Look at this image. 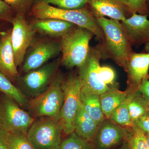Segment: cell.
Listing matches in <instances>:
<instances>
[{
    "mask_svg": "<svg viewBox=\"0 0 149 149\" xmlns=\"http://www.w3.org/2000/svg\"><path fill=\"white\" fill-rule=\"evenodd\" d=\"M63 132L60 121L43 117L35 119L27 136L35 149H58Z\"/></svg>",
    "mask_w": 149,
    "mask_h": 149,
    "instance_id": "6",
    "label": "cell"
},
{
    "mask_svg": "<svg viewBox=\"0 0 149 149\" xmlns=\"http://www.w3.org/2000/svg\"><path fill=\"white\" fill-rule=\"evenodd\" d=\"M61 53L60 40L49 38L34 42L27 50L22 65V72H27L42 66Z\"/></svg>",
    "mask_w": 149,
    "mask_h": 149,
    "instance_id": "10",
    "label": "cell"
},
{
    "mask_svg": "<svg viewBox=\"0 0 149 149\" xmlns=\"http://www.w3.org/2000/svg\"><path fill=\"white\" fill-rule=\"evenodd\" d=\"M82 82L78 74H71L64 78L63 89L64 99L60 112V122L67 136L74 131V122L81 104Z\"/></svg>",
    "mask_w": 149,
    "mask_h": 149,
    "instance_id": "5",
    "label": "cell"
},
{
    "mask_svg": "<svg viewBox=\"0 0 149 149\" xmlns=\"http://www.w3.org/2000/svg\"><path fill=\"white\" fill-rule=\"evenodd\" d=\"M147 4L148 6V10L149 13V0H147Z\"/></svg>",
    "mask_w": 149,
    "mask_h": 149,
    "instance_id": "38",
    "label": "cell"
},
{
    "mask_svg": "<svg viewBox=\"0 0 149 149\" xmlns=\"http://www.w3.org/2000/svg\"></svg>",
    "mask_w": 149,
    "mask_h": 149,
    "instance_id": "40",
    "label": "cell"
},
{
    "mask_svg": "<svg viewBox=\"0 0 149 149\" xmlns=\"http://www.w3.org/2000/svg\"><path fill=\"white\" fill-rule=\"evenodd\" d=\"M93 32L75 25L60 39L62 57L61 64L67 68H79L85 63L90 48Z\"/></svg>",
    "mask_w": 149,
    "mask_h": 149,
    "instance_id": "3",
    "label": "cell"
},
{
    "mask_svg": "<svg viewBox=\"0 0 149 149\" xmlns=\"http://www.w3.org/2000/svg\"><path fill=\"white\" fill-rule=\"evenodd\" d=\"M104 35L103 41L95 46L101 59H111L119 66L124 67L133 51L125 27L120 21L104 17H96Z\"/></svg>",
    "mask_w": 149,
    "mask_h": 149,
    "instance_id": "1",
    "label": "cell"
},
{
    "mask_svg": "<svg viewBox=\"0 0 149 149\" xmlns=\"http://www.w3.org/2000/svg\"><path fill=\"white\" fill-rule=\"evenodd\" d=\"M64 77L59 71L45 92L29 100L28 109L36 118L48 117L60 121V112L64 99L63 83Z\"/></svg>",
    "mask_w": 149,
    "mask_h": 149,
    "instance_id": "4",
    "label": "cell"
},
{
    "mask_svg": "<svg viewBox=\"0 0 149 149\" xmlns=\"http://www.w3.org/2000/svg\"><path fill=\"white\" fill-rule=\"evenodd\" d=\"M149 103L143 96L137 91L134 93L128 105L130 119L133 124L136 120L149 112Z\"/></svg>",
    "mask_w": 149,
    "mask_h": 149,
    "instance_id": "23",
    "label": "cell"
},
{
    "mask_svg": "<svg viewBox=\"0 0 149 149\" xmlns=\"http://www.w3.org/2000/svg\"><path fill=\"white\" fill-rule=\"evenodd\" d=\"M99 128L97 123L85 111L81 102L75 118L74 132L81 138L91 142L94 140Z\"/></svg>",
    "mask_w": 149,
    "mask_h": 149,
    "instance_id": "18",
    "label": "cell"
},
{
    "mask_svg": "<svg viewBox=\"0 0 149 149\" xmlns=\"http://www.w3.org/2000/svg\"><path fill=\"white\" fill-rule=\"evenodd\" d=\"M9 149H35L27 136V133H9L0 129Z\"/></svg>",
    "mask_w": 149,
    "mask_h": 149,
    "instance_id": "24",
    "label": "cell"
},
{
    "mask_svg": "<svg viewBox=\"0 0 149 149\" xmlns=\"http://www.w3.org/2000/svg\"><path fill=\"white\" fill-rule=\"evenodd\" d=\"M0 92L13 100L21 108L28 109L29 100L22 91L0 72Z\"/></svg>",
    "mask_w": 149,
    "mask_h": 149,
    "instance_id": "21",
    "label": "cell"
},
{
    "mask_svg": "<svg viewBox=\"0 0 149 149\" xmlns=\"http://www.w3.org/2000/svg\"><path fill=\"white\" fill-rule=\"evenodd\" d=\"M129 92L128 89L125 91H119L115 85L100 95L102 109L106 118L110 119L113 112L125 100Z\"/></svg>",
    "mask_w": 149,
    "mask_h": 149,
    "instance_id": "19",
    "label": "cell"
},
{
    "mask_svg": "<svg viewBox=\"0 0 149 149\" xmlns=\"http://www.w3.org/2000/svg\"><path fill=\"white\" fill-rule=\"evenodd\" d=\"M126 7L131 16L135 13L148 16L149 15L147 0H127Z\"/></svg>",
    "mask_w": 149,
    "mask_h": 149,
    "instance_id": "29",
    "label": "cell"
},
{
    "mask_svg": "<svg viewBox=\"0 0 149 149\" xmlns=\"http://www.w3.org/2000/svg\"><path fill=\"white\" fill-rule=\"evenodd\" d=\"M0 149H9L7 144L0 131Z\"/></svg>",
    "mask_w": 149,
    "mask_h": 149,
    "instance_id": "34",
    "label": "cell"
},
{
    "mask_svg": "<svg viewBox=\"0 0 149 149\" xmlns=\"http://www.w3.org/2000/svg\"><path fill=\"white\" fill-rule=\"evenodd\" d=\"M15 14L26 16L34 4V0H4Z\"/></svg>",
    "mask_w": 149,
    "mask_h": 149,
    "instance_id": "28",
    "label": "cell"
},
{
    "mask_svg": "<svg viewBox=\"0 0 149 149\" xmlns=\"http://www.w3.org/2000/svg\"><path fill=\"white\" fill-rule=\"evenodd\" d=\"M146 135L147 144H148V149H149V134L148 133H146Z\"/></svg>",
    "mask_w": 149,
    "mask_h": 149,
    "instance_id": "37",
    "label": "cell"
},
{
    "mask_svg": "<svg viewBox=\"0 0 149 149\" xmlns=\"http://www.w3.org/2000/svg\"><path fill=\"white\" fill-rule=\"evenodd\" d=\"M88 0H34V3L43 2L56 7L65 9L75 10L84 8Z\"/></svg>",
    "mask_w": 149,
    "mask_h": 149,
    "instance_id": "27",
    "label": "cell"
},
{
    "mask_svg": "<svg viewBox=\"0 0 149 149\" xmlns=\"http://www.w3.org/2000/svg\"><path fill=\"white\" fill-rule=\"evenodd\" d=\"M148 17L135 13L121 22L133 47H139L149 43V19Z\"/></svg>",
    "mask_w": 149,
    "mask_h": 149,
    "instance_id": "14",
    "label": "cell"
},
{
    "mask_svg": "<svg viewBox=\"0 0 149 149\" xmlns=\"http://www.w3.org/2000/svg\"><path fill=\"white\" fill-rule=\"evenodd\" d=\"M61 58L47 63L34 70L19 77L16 81L27 97L31 99L37 97L47 89L58 71Z\"/></svg>",
    "mask_w": 149,
    "mask_h": 149,
    "instance_id": "7",
    "label": "cell"
},
{
    "mask_svg": "<svg viewBox=\"0 0 149 149\" xmlns=\"http://www.w3.org/2000/svg\"><path fill=\"white\" fill-rule=\"evenodd\" d=\"M30 10L36 19H58L88 29L93 32L100 42L104 39V32L95 17L91 11L85 7L79 9H65L40 2L34 3Z\"/></svg>",
    "mask_w": 149,
    "mask_h": 149,
    "instance_id": "2",
    "label": "cell"
},
{
    "mask_svg": "<svg viewBox=\"0 0 149 149\" xmlns=\"http://www.w3.org/2000/svg\"><path fill=\"white\" fill-rule=\"evenodd\" d=\"M13 10L2 0H0V21L11 23L15 15Z\"/></svg>",
    "mask_w": 149,
    "mask_h": 149,
    "instance_id": "31",
    "label": "cell"
},
{
    "mask_svg": "<svg viewBox=\"0 0 149 149\" xmlns=\"http://www.w3.org/2000/svg\"><path fill=\"white\" fill-rule=\"evenodd\" d=\"M62 141L58 149H95L90 141L81 138L74 132Z\"/></svg>",
    "mask_w": 149,
    "mask_h": 149,
    "instance_id": "26",
    "label": "cell"
},
{
    "mask_svg": "<svg viewBox=\"0 0 149 149\" xmlns=\"http://www.w3.org/2000/svg\"><path fill=\"white\" fill-rule=\"evenodd\" d=\"M101 59L100 54L96 47H91L85 63L78 68V74L82 82V93L100 95L111 87L104 83L100 74Z\"/></svg>",
    "mask_w": 149,
    "mask_h": 149,
    "instance_id": "9",
    "label": "cell"
},
{
    "mask_svg": "<svg viewBox=\"0 0 149 149\" xmlns=\"http://www.w3.org/2000/svg\"><path fill=\"white\" fill-rule=\"evenodd\" d=\"M145 53H149V43L144 45Z\"/></svg>",
    "mask_w": 149,
    "mask_h": 149,
    "instance_id": "36",
    "label": "cell"
},
{
    "mask_svg": "<svg viewBox=\"0 0 149 149\" xmlns=\"http://www.w3.org/2000/svg\"><path fill=\"white\" fill-rule=\"evenodd\" d=\"M119 149H129V147H128V143L127 141H125L124 142V144L123 145L121 148Z\"/></svg>",
    "mask_w": 149,
    "mask_h": 149,
    "instance_id": "35",
    "label": "cell"
},
{
    "mask_svg": "<svg viewBox=\"0 0 149 149\" xmlns=\"http://www.w3.org/2000/svg\"><path fill=\"white\" fill-rule=\"evenodd\" d=\"M138 91L149 104V80L148 77L145 78L140 84Z\"/></svg>",
    "mask_w": 149,
    "mask_h": 149,
    "instance_id": "33",
    "label": "cell"
},
{
    "mask_svg": "<svg viewBox=\"0 0 149 149\" xmlns=\"http://www.w3.org/2000/svg\"><path fill=\"white\" fill-rule=\"evenodd\" d=\"M87 4L95 18L107 16L121 22L127 17V0H88Z\"/></svg>",
    "mask_w": 149,
    "mask_h": 149,
    "instance_id": "15",
    "label": "cell"
},
{
    "mask_svg": "<svg viewBox=\"0 0 149 149\" xmlns=\"http://www.w3.org/2000/svg\"><path fill=\"white\" fill-rule=\"evenodd\" d=\"M126 141L130 149H148L146 133L134 125L127 128Z\"/></svg>",
    "mask_w": 149,
    "mask_h": 149,
    "instance_id": "25",
    "label": "cell"
},
{
    "mask_svg": "<svg viewBox=\"0 0 149 149\" xmlns=\"http://www.w3.org/2000/svg\"><path fill=\"white\" fill-rule=\"evenodd\" d=\"M100 73L104 83L109 87L116 85L115 82V72L113 69L109 66H100Z\"/></svg>",
    "mask_w": 149,
    "mask_h": 149,
    "instance_id": "30",
    "label": "cell"
},
{
    "mask_svg": "<svg viewBox=\"0 0 149 149\" xmlns=\"http://www.w3.org/2000/svg\"><path fill=\"white\" fill-rule=\"evenodd\" d=\"M127 134V128L107 119L99 126L93 140L95 149H110L126 139Z\"/></svg>",
    "mask_w": 149,
    "mask_h": 149,
    "instance_id": "13",
    "label": "cell"
},
{
    "mask_svg": "<svg viewBox=\"0 0 149 149\" xmlns=\"http://www.w3.org/2000/svg\"><path fill=\"white\" fill-rule=\"evenodd\" d=\"M136 91L130 90L126 98L113 112L110 118L112 121L123 128H129L134 126L130 119L128 105Z\"/></svg>",
    "mask_w": 149,
    "mask_h": 149,
    "instance_id": "22",
    "label": "cell"
},
{
    "mask_svg": "<svg viewBox=\"0 0 149 149\" xmlns=\"http://www.w3.org/2000/svg\"><path fill=\"white\" fill-rule=\"evenodd\" d=\"M80 100L85 111L100 126L106 119L102 109L100 95L81 92Z\"/></svg>",
    "mask_w": 149,
    "mask_h": 149,
    "instance_id": "20",
    "label": "cell"
},
{
    "mask_svg": "<svg viewBox=\"0 0 149 149\" xmlns=\"http://www.w3.org/2000/svg\"><path fill=\"white\" fill-rule=\"evenodd\" d=\"M123 68L127 73L128 89L138 91L142 81L148 77L149 53L133 52L126 61Z\"/></svg>",
    "mask_w": 149,
    "mask_h": 149,
    "instance_id": "12",
    "label": "cell"
},
{
    "mask_svg": "<svg viewBox=\"0 0 149 149\" xmlns=\"http://www.w3.org/2000/svg\"><path fill=\"white\" fill-rule=\"evenodd\" d=\"M12 29L1 32L0 36V72L12 81L19 77L17 67L15 62L13 49L11 42Z\"/></svg>",
    "mask_w": 149,
    "mask_h": 149,
    "instance_id": "16",
    "label": "cell"
},
{
    "mask_svg": "<svg viewBox=\"0 0 149 149\" xmlns=\"http://www.w3.org/2000/svg\"><path fill=\"white\" fill-rule=\"evenodd\" d=\"M11 42L15 62L17 67H21L27 50L32 45L36 32L25 16L16 14L12 21Z\"/></svg>",
    "mask_w": 149,
    "mask_h": 149,
    "instance_id": "11",
    "label": "cell"
},
{
    "mask_svg": "<svg viewBox=\"0 0 149 149\" xmlns=\"http://www.w3.org/2000/svg\"><path fill=\"white\" fill-rule=\"evenodd\" d=\"M35 118L16 102L4 95L0 100V129L9 133H27Z\"/></svg>",
    "mask_w": 149,
    "mask_h": 149,
    "instance_id": "8",
    "label": "cell"
},
{
    "mask_svg": "<svg viewBox=\"0 0 149 149\" xmlns=\"http://www.w3.org/2000/svg\"><path fill=\"white\" fill-rule=\"evenodd\" d=\"M30 24L36 33L52 39H60L76 25L56 18L36 19Z\"/></svg>",
    "mask_w": 149,
    "mask_h": 149,
    "instance_id": "17",
    "label": "cell"
},
{
    "mask_svg": "<svg viewBox=\"0 0 149 149\" xmlns=\"http://www.w3.org/2000/svg\"><path fill=\"white\" fill-rule=\"evenodd\" d=\"M134 125L141 129L145 133L149 134V111L139 118Z\"/></svg>",
    "mask_w": 149,
    "mask_h": 149,
    "instance_id": "32",
    "label": "cell"
},
{
    "mask_svg": "<svg viewBox=\"0 0 149 149\" xmlns=\"http://www.w3.org/2000/svg\"><path fill=\"white\" fill-rule=\"evenodd\" d=\"M1 32H0V36H1Z\"/></svg>",
    "mask_w": 149,
    "mask_h": 149,
    "instance_id": "39",
    "label": "cell"
}]
</instances>
